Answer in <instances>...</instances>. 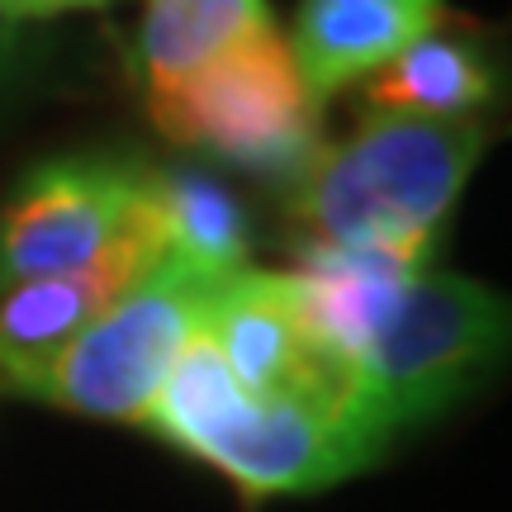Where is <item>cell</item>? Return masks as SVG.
Listing matches in <instances>:
<instances>
[{
	"label": "cell",
	"mask_w": 512,
	"mask_h": 512,
	"mask_svg": "<svg viewBox=\"0 0 512 512\" xmlns=\"http://www.w3.org/2000/svg\"><path fill=\"white\" fill-rule=\"evenodd\" d=\"M489 133L479 119H418L366 110L347 143L323 147L294 181L304 247L389 252L432 266L446 214L456 209Z\"/></svg>",
	"instance_id": "1"
},
{
	"label": "cell",
	"mask_w": 512,
	"mask_h": 512,
	"mask_svg": "<svg viewBox=\"0 0 512 512\" xmlns=\"http://www.w3.org/2000/svg\"><path fill=\"white\" fill-rule=\"evenodd\" d=\"M143 427L209 460L247 494H309L366 470L380 456L351 422L342 399L285 394L247 399L209 328H195L171 361Z\"/></svg>",
	"instance_id": "2"
},
{
	"label": "cell",
	"mask_w": 512,
	"mask_h": 512,
	"mask_svg": "<svg viewBox=\"0 0 512 512\" xmlns=\"http://www.w3.org/2000/svg\"><path fill=\"white\" fill-rule=\"evenodd\" d=\"M508 304L465 275L422 271L384 313L351 366L347 413L380 451L384 441L441 413L503 351Z\"/></svg>",
	"instance_id": "3"
},
{
	"label": "cell",
	"mask_w": 512,
	"mask_h": 512,
	"mask_svg": "<svg viewBox=\"0 0 512 512\" xmlns=\"http://www.w3.org/2000/svg\"><path fill=\"white\" fill-rule=\"evenodd\" d=\"M147 114L166 138L275 181H299L328 147L323 100L275 24L185 76L181 86L147 95Z\"/></svg>",
	"instance_id": "4"
},
{
	"label": "cell",
	"mask_w": 512,
	"mask_h": 512,
	"mask_svg": "<svg viewBox=\"0 0 512 512\" xmlns=\"http://www.w3.org/2000/svg\"><path fill=\"white\" fill-rule=\"evenodd\" d=\"M228 275L162 256L95 323L76 332L24 394L105 422H143L171 361L204 323Z\"/></svg>",
	"instance_id": "5"
},
{
	"label": "cell",
	"mask_w": 512,
	"mask_h": 512,
	"mask_svg": "<svg viewBox=\"0 0 512 512\" xmlns=\"http://www.w3.org/2000/svg\"><path fill=\"white\" fill-rule=\"evenodd\" d=\"M147 219V171L119 157L38 166L0 209V290L95 266Z\"/></svg>",
	"instance_id": "6"
},
{
	"label": "cell",
	"mask_w": 512,
	"mask_h": 512,
	"mask_svg": "<svg viewBox=\"0 0 512 512\" xmlns=\"http://www.w3.org/2000/svg\"><path fill=\"white\" fill-rule=\"evenodd\" d=\"M162 256V228H157L152 204H147V219L114 252L100 256L95 266H81V271L67 275H43V280H19L10 290H0V384L24 394L57 351L67 347L86 323H95Z\"/></svg>",
	"instance_id": "7"
},
{
	"label": "cell",
	"mask_w": 512,
	"mask_h": 512,
	"mask_svg": "<svg viewBox=\"0 0 512 512\" xmlns=\"http://www.w3.org/2000/svg\"><path fill=\"white\" fill-rule=\"evenodd\" d=\"M204 328L247 399L318 394L347 403V375L328 366L299 328L285 271H233L204 313Z\"/></svg>",
	"instance_id": "8"
},
{
	"label": "cell",
	"mask_w": 512,
	"mask_h": 512,
	"mask_svg": "<svg viewBox=\"0 0 512 512\" xmlns=\"http://www.w3.org/2000/svg\"><path fill=\"white\" fill-rule=\"evenodd\" d=\"M432 266H413L389 252H347V247H304L299 266L285 271L299 328L318 356L351 380V366L370 347L384 313L394 309L408 280Z\"/></svg>",
	"instance_id": "9"
},
{
	"label": "cell",
	"mask_w": 512,
	"mask_h": 512,
	"mask_svg": "<svg viewBox=\"0 0 512 512\" xmlns=\"http://www.w3.org/2000/svg\"><path fill=\"white\" fill-rule=\"evenodd\" d=\"M441 19V0H304L290 53L313 95L323 100L389 67L403 48L437 34Z\"/></svg>",
	"instance_id": "10"
},
{
	"label": "cell",
	"mask_w": 512,
	"mask_h": 512,
	"mask_svg": "<svg viewBox=\"0 0 512 512\" xmlns=\"http://www.w3.org/2000/svg\"><path fill=\"white\" fill-rule=\"evenodd\" d=\"M261 29H271L266 0H147L133 62L147 95H162Z\"/></svg>",
	"instance_id": "11"
},
{
	"label": "cell",
	"mask_w": 512,
	"mask_h": 512,
	"mask_svg": "<svg viewBox=\"0 0 512 512\" xmlns=\"http://www.w3.org/2000/svg\"><path fill=\"white\" fill-rule=\"evenodd\" d=\"M366 100L370 110L380 114L475 119V110H484L494 100V72L470 43L427 34L370 76Z\"/></svg>",
	"instance_id": "12"
},
{
	"label": "cell",
	"mask_w": 512,
	"mask_h": 512,
	"mask_svg": "<svg viewBox=\"0 0 512 512\" xmlns=\"http://www.w3.org/2000/svg\"><path fill=\"white\" fill-rule=\"evenodd\" d=\"M147 204L162 228L166 256L190 261L209 275H233L247 266V214L233 190L200 171H147Z\"/></svg>",
	"instance_id": "13"
},
{
	"label": "cell",
	"mask_w": 512,
	"mask_h": 512,
	"mask_svg": "<svg viewBox=\"0 0 512 512\" xmlns=\"http://www.w3.org/2000/svg\"><path fill=\"white\" fill-rule=\"evenodd\" d=\"M19 53H24V24H15L10 15H0V91H5V81L15 76Z\"/></svg>",
	"instance_id": "14"
},
{
	"label": "cell",
	"mask_w": 512,
	"mask_h": 512,
	"mask_svg": "<svg viewBox=\"0 0 512 512\" xmlns=\"http://www.w3.org/2000/svg\"><path fill=\"white\" fill-rule=\"evenodd\" d=\"M0 15H10L15 24H34V19H53L48 0H0Z\"/></svg>",
	"instance_id": "15"
},
{
	"label": "cell",
	"mask_w": 512,
	"mask_h": 512,
	"mask_svg": "<svg viewBox=\"0 0 512 512\" xmlns=\"http://www.w3.org/2000/svg\"><path fill=\"white\" fill-rule=\"evenodd\" d=\"M48 5H53V15H62V10H100L110 0H48Z\"/></svg>",
	"instance_id": "16"
}]
</instances>
